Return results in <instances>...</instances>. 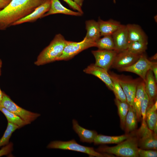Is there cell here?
I'll return each instance as SVG.
<instances>
[{"label":"cell","mask_w":157,"mask_h":157,"mask_svg":"<svg viewBox=\"0 0 157 157\" xmlns=\"http://www.w3.org/2000/svg\"><path fill=\"white\" fill-rule=\"evenodd\" d=\"M47 0H12L0 11V30H5L25 17Z\"/></svg>","instance_id":"obj_1"},{"label":"cell","mask_w":157,"mask_h":157,"mask_svg":"<svg viewBox=\"0 0 157 157\" xmlns=\"http://www.w3.org/2000/svg\"><path fill=\"white\" fill-rule=\"evenodd\" d=\"M135 131L132 133L129 138L115 146L108 147L105 145L99 146L96 151L101 153H106L122 157H138V138Z\"/></svg>","instance_id":"obj_2"},{"label":"cell","mask_w":157,"mask_h":157,"mask_svg":"<svg viewBox=\"0 0 157 157\" xmlns=\"http://www.w3.org/2000/svg\"><path fill=\"white\" fill-rule=\"evenodd\" d=\"M69 41L61 34H56L50 44L38 56L35 65L39 66L58 60Z\"/></svg>","instance_id":"obj_3"},{"label":"cell","mask_w":157,"mask_h":157,"mask_svg":"<svg viewBox=\"0 0 157 157\" xmlns=\"http://www.w3.org/2000/svg\"><path fill=\"white\" fill-rule=\"evenodd\" d=\"M47 148L48 149L69 150L82 152L88 154L90 157H115L113 154L98 152L95 150L93 147L81 145L77 143L74 139L67 141L60 140L53 141L48 144Z\"/></svg>","instance_id":"obj_4"},{"label":"cell","mask_w":157,"mask_h":157,"mask_svg":"<svg viewBox=\"0 0 157 157\" xmlns=\"http://www.w3.org/2000/svg\"><path fill=\"white\" fill-rule=\"evenodd\" d=\"M0 106L19 116L28 124L40 115V114L31 112L19 106L4 92L0 102Z\"/></svg>","instance_id":"obj_5"},{"label":"cell","mask_w":157,"mask_h":157,"mask_svg":"<svg viewBox=\"0 0 157 157\" xmlns=\"http://www.w3.org/2000/svg\"><path fill=\"white\" fill-rule=\"evenodd\" d=\"M138 146L144 149H157V135L149 129L145 121H142L140 128L135 131Z\"/></svg>","instance_id":"obj_6"},{"label":"cell","mask_w":157,"mask_h":157,"mask_svg":"<svg viewBox=\"0 0 157 157\" xmlns=\"http://www.w3.org/2000/svg\"><path fill=\"white\" fill-rule=\"evenodd\" d=\"M96 47L95 41L84 38L79 42L69 41L65 47L61 56L58 60H68L82 51L91 47Z\"/></svg>","instance_id":"obj_7"},{"label":"cell","mask_w":157,"mask_h":157,"mask_svg":"<svg viewBox=\"0 0 157 157\" xmlns=\"http://www.w3.org/2000/svg\"><path fill=\"white\" fill-rule=\"evenodd\" d=\"M153 63V62L147 58L144 53L140 55L138 60L132 65L119 70L134 73L138 75L144 81L147 73L151 69Z\"/></svg>","instance_id":"obj_8"},{"label":"cell","mask_w":157,"mask_h":157,"mask_svg":"<svg viewBox=\"0 0 157 157\" xmlns=\"http://www.w3.org/2000/svg\"><path fill=\"white\" fill-rule=\"evenodd\" d=\"M92 53L95 60L94 64L108 71L111 67L118 52L115 50L98 49L92 51Z\"/></svg>","instance_id":"obj_9"},{"label":"cell","mask_w":157,"mask_h":157,"mask_svg":"<svg viewBox=\"0 0 157 157\" xmlns=\"http://www.w3.org/2000/svg\"><path fill=\"white\" fill-rule=\"evenodd\" d=\"M118 76L119 82L126 95L127 101L132 107L139 79H133L123 75H118Z\"/></svg>","instance_id":"obj_10"},{"label":"cell","mask_w":157,"mask_h":157,"mask_svg":"<svg viewBox=\"0 0 157 157\" xmlns=\"http://www.w3.org/2000/svg\"><path fill=\"white\" fill-rule=\"evenodd\" d=\"M140 55L134 54L126 49L117 53L111 67L117 69L129 66L135 63Z\"/></svg>","instance_id":"obj_11"},{"label":"cell","mask_w":157,"mask_h":157,"mask_svg":"<svg viewBox=\"0 0 157 157\" xmlns=\"http://www.w3.org/2000/svg\"><path fill=\"white\" fill-rule=\"evenodd\" d=\"M112 36L118 53L127 49L129 42L126 25L121 24Z\"/></svg>","instance_id":"obj_12"},{"label":"cell","mask_w":157,"mask_h":157,"mask_svg":"<svg viewBox=\"0 0 157 157\" xmlns=\"http://www.w3.org/2000/svg\"><path fill=\"white\" fill-rule=\"evenodd\" d=\"M144 82L145 91L149 99L148 106H151L157 100V82L151 69L147 72Z\"/></svg>","instance_id":"obj_13"},{"label":"cell","mask_w":157,"mask_h":157,"mask_svg":"<svg viewBox=\"0 0 157 157\" xmlns=\"http://www.w3.org/2000/svg\"><path fill=\"white\" fill-rule=\"evenodd\" d=\"M83 72L97 77L103 81L110 90L113 91V83L108 71L92 64L85 69Z\"/></svg>","instance_id":"obj_14"},{"label":"cell","mask_w":157,"mask_h":157,"mask_svg":"<svg viewBox=\"0 0 157 157\" xmlns=\"http://www.w3.org/2000/svg\"><path fill=\"white\" fill-rule=\"evenodd\" d=\"M51 5V0H47L45 2L37 7L31 13L25 17L14 23L15 26L26 22H31L41 18L49 10Z\"/></svg>","instance_id":"obj_15"},{"label":"cell","mask_w":157,"mask_h":157,"mask_svg":"<svg viewBox=\"0 0 157 157\" xmlns=\"http://www.w3.org/2000/svg\"><path fill=\"white\" fill-rule=\"evenodd\" d=\"M145 93L144 81L142 79L141 80H139L135 95L132 107L136 113L138 122H140L142 119L141 108Z\"/></svg>","instance_id":"obj_16"},{"label":"cell","mask_w":157,"mask_h":157,"mask_svg":"<svg viewBox=\"0 0 157 157\" xmlns=\"http://www.w3.org/2000/svg\"><path fill=\"white\" fill-rule=\"evenodd\" d=\"M72 122L73 129L78 135L81 142L90 143L93 142L98 134L96 131L88 130L81 126L75 119H73Z\"/></svg>","instance_id":"obj_17"},{"label":"cell","mask_w":157,"mask_h":157,"mask_svg":"<svg viewBox=\"0 0 157 157\" xmlns=\"http://www.w3.org/2000/svg\"><path fill=\"white\" fill-rule=\"evenodd\" d=\"M126 26L129 42L138 41L148 43L147 36L139 25L129 24Z\"/></svg>","instance_id":"obj_18"},{"label":"cell","mask_w":157,"mask_h":157,"mask_svg":"<svg viewBox=\"0 0 157 157\" xmlns=\"http://www.w3.org/2000/svg\"><path fill=\"white\" fill-rule=\"evenodd\" d=\"M51 0V5L49 10L41 18L50 15L58 13L76 16H81L83 15L79 12L73 11L64 7L59 0Z\"/></svg>","instance_id":"obj_19"},{"label":"cell","mask_w":157,"mask_h":157,"mask_svg":"<svg viewBox=\"0 0 157 157\" xmlns=\"http://www.w3.org/2000/svg\"><path fill=\"white\" fill-rule=\"evenodd\" d=\"M101 36L112 35L120 26L119 22L112 19L104 21L99 18L98 21Z\"/></svg>","instance_id":"obj_20"},{"label":"cell","mask_w":157,"mask_h":157,"mask_svg":"<svg viewBox=\"0 0 157 157\" xmlns=\"http://www.w3.org/2000/svg\"><path fill=\"white\" fill-rule=\"evenodd\" d=\"M132 133L119 136H109L97 134L93 142L94 145L109 144H118L125 140L132 135Z\"/></svg>","instance_id":"obj_21"},{"label":"cell","mask_w":157,"mask_h":157,"mask_svg":"<svg viewBox=\"0 0 157 157\" xmlns=\"http://www.w3.org/2000/svg\"><path fill=\"white\" fill-rule=\"evenodd\" d=\"M85 23L87 33L84 38L95 42L99 39L101 36L98 22L92 19L86 21Z\"/></svg>","instance_id":"obj_22"},{"label":"cell","mask_w":157,"mask_h":157,"mask_svg":"<svg viewBox=\"0 0 157 157\" xmlns=\"http://www.w3.org/2000/svg\"><path fill=\"white\" fill-rule=\"evenodd\" d=\"M138 122L136 113L132 107L129 105L125 121L124 130L125 131V134H128L136 130Z\"/></svg>","instance_id":"obj_23"},{"label":"cell","mask_w":157,"mask_h":157,"mask_svg":"<svg viewBox=\"0 0 157 157\" xmlns=\"http://www.w3.org/2000/svg\"><path fill=\"white\" fill-rule=\"evenodd\" d=\"M157 100L152 105L148 106L146 112L145 122L148 128L152 131L157 124Z\"/></svg>","instance_id":"obj_24"},{"label":"cell","mask_w":157,"mask_h":157,"mask_svg":"<svg viewBox=\"0 0 157 157\" xmlns=\"http://www.w3.org/2000/svg\"><path fill=\"white\" fill-rule=\"evenodd\" d=\"M109 73L113 83V91L115 98L122 101H127L126 95L119 82L118 75L111 72Z\"/></svg>","instance_id":"obj_25"},{"label":"cell","mask_w":157,"mask_h":157,"mask_svg":"<svg viewBox=\"0 0 157 157\" xmlns=\"http://www.w3.org/2000/svg\"><path fill=\"white\" fill-rule=\"evenodd\" d=\"M114 101L118 109L120 119V126L121 128L124 130L125 119L130 105L127 101H122L116 98L115 99Z\"/></svg>","instance_id":"obj_26"},{"label":"cell","mask_w":157,"mask_h":157,"mask_svg":"<svg viewBox=\"0 0 157 157\" xmlns=\"http://www.w3.org/2000/svg\"><path fill=\"white\" fill-rule=\"evenodd\" d=\"M0 111L6 117L8 122L18 126L20 128L28 124L19 116L0 106Z\"/></svg>","instance_id":"obj_27"},{"label":"cell","mask_w":157,"mask_h":157,"mask_svg":"<svg viewBox=\"0 0 157 157\" xmlns=\"http://www.w3.org/2000/svg\"><path fill=\"white\" fill-rule=\"evenodd\" d=\"M96 47L101 50H115V46L112 35L104 36L95 41Z\"/></svg>","instance_id":"obj_28"},{"label":"cell","mask_w":157,"mask_h":157,"mask_svg":"<svg viewBox=\"0 0 157 157\" xmlns=\"http://www.w3.org/2000/svg\"><path fill=\"white\" fill-rule=\"evenodd\" d=\"M147 44L148 43L138 41L129 42L127 49L134 54L140 55L145 52Z\"/></svg>","instance_id":"obj_29"},{"label":"cell","mask_w":157,"mask_h":157,"mask_svg":"<svg viewBox=\"0 0 157 157\" xmlns=\"http://www.w3.org/2000/svg\"><path fill=\"white\" fill-rule=\"evenodd\" d=\"M19 128L17 125L8 122V125L3 135L0 139V147L7 144L11 136L16 129Z\"/></svg>","instance_id":"obj_30"},{"label":"cell","mask_w":157,"mask_h":157,"mask_svg":"<svg viewBox=\"0 0 157 157\" xmlns=\"http://www.w3.org/2000/svg\"><path fill=\"white\" fill-rule=\"evenodd\" d=\"M139 157H156V150L144 149L139 148L138 150Z\"/></svg>","instance_id":"obj_31"},{"label":"cell","mask_w":157,"mask_h":157,"mask_svg":"<svg viewBox=\"0 0 157 157\" xmlns=\"http://www.w3.org/2000/svg\"><path fill=\"white\" fill-rule=\"evenodd\" d=\"M149 102V99L145 92L144 97L141 108V113L142 121H145L146 112Z\"/></svg>","instance_id":"obj_32"},{"label":"cell","mask_w":157,"mask_h":157,"mask_svg":"<svg viewBox=\"0 0 157 157\" xmlns=\"http://www.w3.org/2000/svg\"><path fill=\"white\" fill-rule=\"evenodd\" d=\"M13 144L12 142L8 143L0 150V156L7 155L12 151Z\"/></svg>","instance_id":"obj_33"},{"label":"cell","mask_w":157,"mask_h":157,"mask_svg":"<svg viewBox=\"0 0 157 157\" xmlns=\"http://www.w3.org/2000/svg\"><path fill=\"white\" fill-rule=\"evenodd\" d=\"M66 2L69 6L74 10H76L82 13L83 14L81 7L76 4L72 0H63Z\"/></svg>","instance_id":"obj_34"},{"label":"cell","mask_w":157,"mask_h":157,"mask_svg":"<svg viewBox=\"0 0 157 157\" xmlns=\"http://www.w3.org/2000/svg\"><path fill=\"white\" fill-rule=\"evenodd\" d=\"M151 69L152 71L155 80L157 82V63L156 62H153V63L151 66Z\"/></svg>","instance_id":"obj_35"},{"label":"cell","mask_w":157,"mask_h":157,"mask_svg":"<svg viewBox=\"0 0 157 157\" xmlns=\"http://www.w3.org/2000/svg\"><path fill=\"white\" fill-rule=\"evenodd\" d=\"M12 0H0V11L4 9Z\"/></svg>","instance_id":"obj_36"},{"label":"cell","mask_w":157,"mask_h":157,"mask_svg":"<svg viewBox=\"0 0 157 157\" xmlns=\"http://www.w3.org/2000/svg\"><path fill=\"white\" fill-rule=\"evenodd\" d=\"M76 4L80 7H81L84 0H72Z\"/></svg>","instance_id":"obj_37"},{"label":"cell","mask_w":157,"mask_h":157,"mask_svg":"<svg viewBox=\"0 0 157 157\" xmlns=\"http://www.w3.org/2000/svg\"><path fill=\"white\" fill-rule=\"evenodd\" d=\"M157 60V54H156L154 56H153L151 58L150 60Z\"/></svg>","instance_id":"obj_38"},{"label":"cell","mask_w":157,"mask_h":157,"mask_svg":"<svg viewBox=\"0 0 157 157\" xmlns=\"http://www.w3.org/2000/svg\"><path fill=\"white\" fill-rule=\"evenodd\" d=\"M3 92H2L0 88V102H1V99H2V96H3Z\"/></svg>","instance_id":"obj_39"},{"label":"cell","mask_w":157,"mask_h":157,"mask_svg":"<svg viewBox=\"0 0 157 157\" xmlns=\"http://www.w3.org/2000/svg\"><path fill=\"white\" fill-rule=\"evenodd\" d=\"M2 65V60L0 59V68H1Z\"/></svg>","instance_id":"obj_40"},{"label":"cell","mask_w":157,"mask_h":157,"mask_svg":"<svg viewBox=\"0 0 157 157\" xmlns=\"http://www.w3.org/2000/svg\"><path fill=\"white\" fill-rule=\"evenodd\" d=\"M1 68H0V76L1 75Z\"/></svg>","instance_id":"obj_41"},{"label":"cell","mask_w":157,"mask_h":157,"mask_svg":"<svg viewBox=\"0 0 157 157\" xmlns=\"http://www.w3.org/2000/svg\"><path fill=\"white\" fill-rule=\"evenodd\" d=\"M113 2L114 3H116V0H113Z\"/></svg>","instance_id":"obj_42"}]
</instances>
